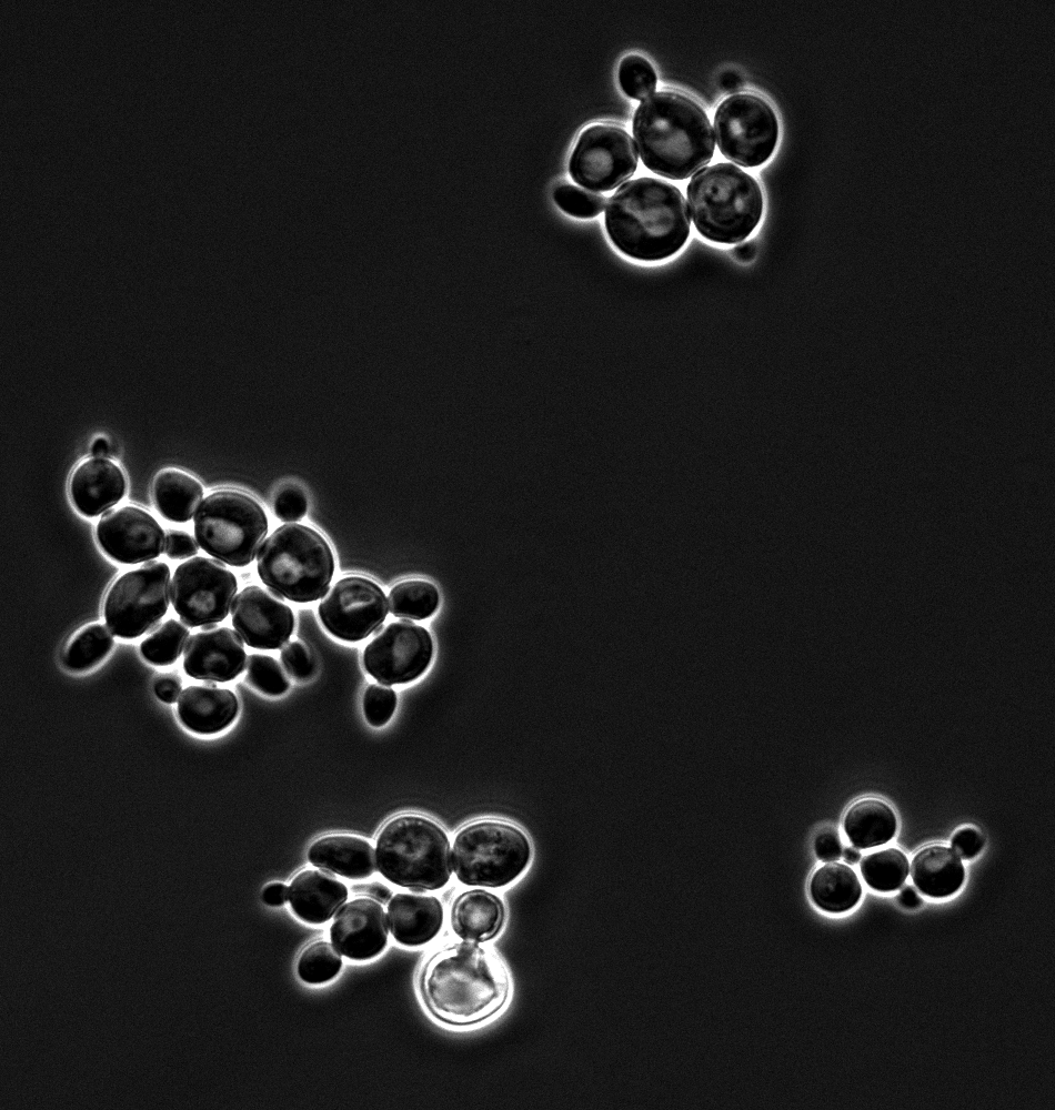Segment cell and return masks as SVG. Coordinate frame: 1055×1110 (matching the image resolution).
I'll return each mask as SVG.
<instances>
[{
  "label": "cell",
  "mask_w": 1055,
  "mask_h": 1110,
  "mask_svg": "<svg viewBox=\"0 0 1055 1110\" xmlns=\"http://www.w3.org/2000/svg\"><path fill=\"white\" fill-rule=\"evenodd\" d=\"M388 610V599L376 583L361 576H348L326 591L318 614L331 635L345 642H359L381 628Z\"/></svg>",
  "instance_id": "13"
},
{
  "label": "cell",
  "mask_w": 1055,
  "mask_h": 1110,
  "mask_svg": "<svg viewBox=\"0 0 1055 1110\" xmlns=\"http://www.w3.org/2000/svg\"><path fill=\"white\" fill-rule=\"evenodd\" d=\"M154 692L159 699L164 703L172 704L179 699L181 694V684L175 677H162L154 684Z\"/></svg>",
  "instance_id": "43"
},
{
  "label": "cell",
  "mask_w": 1055,
  "mask_h": 1110,
  "mask_svg": "<svg viewBox=\"0 0 1055 1110\" xmlns=\"http://www.w3.org/2000/svg\"><path fill=\"white\" fill-rule=\"evenodd\" d=\"M91 453L93 457L98 458H104L109 456L110 445L108 441L104 438H97L91 446Z\"/></svg>",
  "instance_id": "49"
},
{
  "label": "cell",
  "mask_w": 1055,
  "mask_h": 1110,
  "mask_svg": "<svg viewBox=\"0 0 1055 1110\" xmlns=\"http://www.w3.org/2000/svg\"><path fill=\"white\" fill-rule=\"evenodd\" d=\"M215 626H217L215 624H207V625L201 626V628H202V630H210V629L215 628Z\"/></svg>",
  "instance_id": "51"
},
{
  "label": "cell",
  "mask_w": 1055,
  "mask_h": 1110,
  "mask_svg": "<svg viewBox=\"0 0 1055 1110\" xmlns=\"http://www.w3.org/2000/svg\"><path fill=\"white\" fill-rule=\"evenodd\" d=\"M692 221L706 240L719 244L744 241L763 214L757 181L730 163H716L695 173L686 188Z\"/></svg>",
  "instance_id": "4"
},
{
  "label": "cell",
  "mask_w": 1055,
  "mask_h": 1110,
  "mask_svg": "<svg viewBox=\"0 0 1055 1110\" xmlns=\"http://www.w3.org/2000/svg\"><path fill=\"white\" fill-rule=\"evenodd\" d=\"M189 635V629L182 623L169 619L141 643V654L148 663L155 666L173 664L181 655Z\"/></svg>",
  "instance_id": "32"
},
{
  "label": "cell",
  "mask_w": 1055,
  "mask_h": 1110,
  "mask_svg": "<svg viewBox=\"0 0 1055 1110\" xmlns=\"http://www.w3.org/2000/svg\"><path fill=\"white\" fill-rule=\"evenodd\" d=\"M502 900L483 889L462 892L453 902L451 922L454 932L464 940L484 942L493 939L504 924Z\"/></svg>",
  "instance_id": "23"
},
{
  "label": "cell",
  "mask_w": 1055,
  "mask_h": 1110,
  "mask_svg": "<svg viewBox=\"0 0 1055 1110\" xmlns=\"http://www.w3.org/2000/svg\"><path fill=\"white\" fill-rule=\"evenodd\" d=\"M381 874L415 892L440 889L452 872L450 841L434 821L418 815L391 819L376 839Z\"/></svg>",
  "instance_id": "6"
},
{
  "label": "cell",
  "mask_w": 1055,
  "mask_h": 1110,
  "mask_svg": "<svg viewBox=\"0 0 1055 1110\" xmlns=\"http://www.w3.org/2000/svg\"><path fill=\"white\" fill-rule=\"evenodd\" d=\"M734 256L743 263H748L756 256V245L754 241H747L733 249Z\"/></svg>",
  "instance_id": "47"
},
{
  "label": "cell",
  "mask_w": 1055,
  "mask_h": 1110,
  "mask_svg": "<svg viewBox=\"0 0 1055 1110\" xmlns=\"http://www.w3.org/2000/svg\"><path fill=\"white\" fill-rule=\"evenodd\" d=\"M289 897V890L284 884L271 882L262 894L263 901L270 906H281Z\"/></svg>",
  "instance_id": "44"
},
{
  "label": "cell",
  "mask_w": 1055,
  "mask_h": 1110,
  "mask_svg": "<svg viewBox=\"0 0 1055 1110\" xmlns=\"http://www.w3.org/2000/svg\"><path fill=\"white\" fill-rule=\"evenodd\" d=\"M639 155L630 134L610 123L593 124L580 134L569 162L572 179L593 191H611L631 178Z\"/></svg>",
  "instance_id": "12"
},
{
  "label": "cell",
  "mask_w": 1055,
  "mask_h": 1110,
  "mask_svg": "<svg viewBox=\"0 0 1055 1110\" xmlns=\"http://www.w3.org/2000/svg\"><path fill=\"white\" fill-rule=\"evenodd\" d=\"M366 892L382 902H386L391 898V890L380 882L371 884L366 887Z\"/></svg>",
  "instance_id": "48"
},
{
  "label": "cell",
  "mask_w": 1055,
  "mask_h": 1110,
  "mask_svg": "<svg viewBox=\"0 0 1055 1110\" xmlns=\"http://www.w3.org/2000/svg\"><path fill=\"white\" fill-rule=\"evenodd\" d=\"M113 635L102 624H89L69 643L63 663L70 670L83 672L99 664L112 649Z\"/></svg>",
  "instance_id": "30"
},
{
  "label": "cell",
  "mask_w": 1055,
  "mask_h": 1110,
  "mask_svg": "<svg viewBox=\"0 0 1055 1110\" xmlns=\"http://www.w3.org/2000/svg\"><path fill=\"white\" fill-rule=\"evenodd\" d=\"M911 877L922 894L933 898H944L961 888L965 879V869L961 858L952 848L930 845L913 857Z\"/></svg>",
  "instance_id": "25"
},
{
  "label": "cell",
  "mask_w": 1055,
  "mask_h": 1110,
  "mask_svg": "<svg viewBox=\"0 0 1055 1110\" xmlns=\"http://www.w3.org/2000/svg\"><path fill=\"white\" fill-rule=\"evenodd\" d=\"M238 710L235 695L214 685L189 686L178 699L180 720L188 729L199 734L223 730L234 720Z\"/></svg>",
  "instance_id": "21"
},
{
  "label": "cell",
  "mask_w": 1055,
  "mask_h": 1110,
  "mask_svg": "<svg viewBox=\"0 0 1055 1110\" xmlns=\"http://www.w3.org/2000/svg\"><path fill=\"white\" fill-rule=\"evenodd\" d=\"M170 568L147 562L122 574L107 592L103 615L110 630L121 638H135L152 629L170 603Z\"/></svg>",
  "instance_id": "9"
},
{
  "label": "cell",
  "mask_w": 1055,
  "mask_h": 1110,
  "mask_svg": "<svg viewBox=\"0 0 1055 1110\" xmlns=\"http://www.w3.org/2000/svg\"><path fill=\"white\" fill-rule=\"evenodd\" d=\"M531 854L521 829L504 821L482 820L456 835L452 866L461 882L496 888L514 881L528 867Z\"/></svg>",
  "instance_id": "8"
},
{
  "label": "cell",
  "mask_w": 1055,
  "mask_h": 1110,
  "mask_svg": "<svg viewBox=\"0 0 1055 1110\" xmlns=\"http://www.w3.org/2000/svg\"><path fill=\"white\" fill-rule=\"evenodd\" d=\"M388 920L395 940L405 946H420L440 931L443 908L435 897L400 892L390 900Z\"/></svg>",
  "instance_id": "20"
},
{
  "label": "cell",
  "mask_w": 1055,
  "mask_h": 1110,
  "mask_svg": "<svg viewBox=\"0 0 1055 1110\" xmlns=\"http://www.w3.org/2000/svg\"><path fill=\"white\" fill-rule=\"evenodd\" d=\"M553 199L565 213L579 219L599 215L606 202L602 194L584 191L572 184H560L554 189Z\"/></svg>",
  "instance_id": "36"
},
{
  "label": "cell",
  "mask_w": 1055,
  "mask_h": 1110,
  "mask_svg": "<svg viewBox=\"0 0 1055 1110\" xmlns=\"http://www.w3.org/2000/svg\"><path fill=\"white\" fill-rule=\"evenodd\" d=\"M348 889L332 874L307 869L291 881L289 901L294 914L310 924H322L345 902Z\"/></svg>",
  "instance_id": "22"
},
{
  "label": "cell",
  "mask_w": 1055,
  "mask_h": 1110,
  "mask_svg": "<svg viewBox=\"0 0 1055 1110\" xmlns=\"http://www.w3.org/2000/svg\"><path fill=\"white\" fill-rule=\"evenodd\" d=\"M632 128L643 164L666 179H687L713 158L714 133L705 111L679 92L644 99Z\"/></svg>",
  "instance_id": "3"
},
{
  "label": "cell",
  "mask_w": 1055,
  "mask_h": 1110,
  "mask_svg": "<svg viewBox=\"0 0 1055 1110\" xmlns=\"http://www.w3.org/2000/svg\"><path fill=\"white\" fill-rule=\"evenodd\" d=\"M199 545L183 531L170 529L165 536V555L171 559H184L195 555Z\"/></svg>",
  "instance_id": "40"
},
{
  "label": "cell",
  "mask_w": 1055,
  "mask_h": 1110,
  "mask_svg": "<svg viewBox=\"0 0 1055 1110\" xmlns=\"http://www.w3.org/2000/svg\"><path fill=\"white\" fill-rule=\"evenodd\" d=\"M396 706L394 690L382 684L370 685L363 697V709L368 723L380 727L392 717Z\"/></svg>",
  "instance_id": "37"
},
{
  "label": "cell",
  "mask_w": 1055,
  "mask_h": 1110,
  "mask_svg": "<svg viewBox=\"0 0 1055 1110\" xmlns=\"http://www.w3.org/2000/svg\"><path fill=\"white\" fill-rule=\"evenodd\" d=\"M436 587L422 579H409L396 584L389 594L390 612L400 618L421 620L430 617L439 605Z\"/></svg>",
  "instance_id": "29"
},
{
  "label": "cell",
  "mask_w": 1055,
  "mask_h": 1110,
  "mask_svg": "<svg viewBox=\"0 0 1055 1110\" xmlns=\"http://www.w3.org/2000/svg\"><path fill=\"white\" fill-rule=\"evenodd\" d=\"M719 84L723 91L736 93L743 88V80L735 71L729 70L721 74Z\"/></svg>",
  "instance_id": "45"
},
{
  "label": "cell",
  "mask_w": 1055,
  "mask_h": 1110,
  "mask_svg": "<svg viewBox=\"0 0 1055 1110\" xmlns=\"http://www.w3.org/2000/svg\"><path fill=\"white\" fill-rule=\"evenodd\" d=\"M238 591L237 578L213 558L197 556L180 564L172 577L171 601L181 620L198 627L222 622Z\"/></svg>",
  "instance_id": "11"
},
{
  "label": "cell",
  "mask_w": 1055,
  "mask_h": 1110,
  "mask_svg": "<svg viewBox=\"0 0 1055 1110\" xmlns=\"http://www.w3.org/2000/svg\"><path fill=\"white\" fill-rule=\"evenodd\" d=\"M422 992L431 1012L452 1026H472L498 1013L511 982L501 959L479 942L464 940L438 951L425 965Z\"/></svg>",
  "instance_id": "1"
},
{
  "label": "cell",
  "mask_w": 1055,
  "mask_h": 1110,
  "mask_svg": "<svg viewBox=\"0 0 1055 1110\" xmlns=\"http://www.w3.org/2000/svg\"><path fill=\"white\" fill-rule=\"evenodd\" d=\"M433 657V640L422 626L399 620L381 627L363 653L365 670L385 685L419 678Z\"/></svg>",
  "instance_id": "14"
},
{
  "label": "cell",
  "mask_w": 1055,
  "mask_h": 1110,
  "mask_svg": "<svg viewBox=\"0 0 1055 1110\" xmlns=\"http://www.w3.org/2000/svg\"><path fill=\"white\" fill-rule=\"evenodd\" d=\"M810 892L822 910L838 914L852 909L858 902L862 886L850 866L831 861L813 874Z\"/></svg>",
  "instance_id": "28"
},
{
  "label": "cell",
  "mask_w": 1055,
  "mask_h": 1110,
  "mask_svg": "<svg viewBox=\"0 0 1055 1110\" xmlns=\"http://www.w3.org/2000/svg\"><path fill=\"white\" fill-rule=\"evenodd\" d=\"M842 855H843L844 861L846 864H848V865H855V864H857L860 861L861 857H862L861 856V851L855 846L854 847H846L844 850H842Z\"/></svg>",
  "instance_id": "50"
},
{
  "label": "cell",
  "mask_w": 1055,
  "mask_h": 1110,
  "mask_svg": "<svg viewBox=\"0 0 1055 1110\" xmlns=\"http://www.w3.org/2000/svg\"><path fill=\"white\" fill-rule=\"evenodd\" d=\"M619 82L627 97L643 100L654 92L657 78L652 64L646 59L631 54L620 63Z\"/></svg>",
  "instance_id": "34"
},
{
  "label": "cell",
  "mask_w": 1055,
  "mask_h": 1110,
  "mask_svg": "<svg viewBox=\"0 0 1055 1110\" xmlns=\"http://www.w3.org/2000/svg\"><path fill=\"white\" fill-rule=\"evenodd\" d=\"M121 468L108 458H89L78 465L70 478V496L82 515L96 517L110 509L125 493Z\"/></svg>",
  "instance_id": "19"
},
{
  "label": "cell",
  "mask_w": 1055,
  "mask_h": 1110,
  "mask_svg": "<svg viewBox=\"0 0 1055 1110\" xmlns=\"http://www.w3.org/2000/svg\"><path fill=\"white\" fill-rule=\"evenodd\" d=\"M153 503L168 521L185 523L202 502L203 487L191 475L174 468L160 471L152 483Z\"/></svg>",
  "instance_id": "26"
},
{
  "label": "cell",
  "mask_w": 1055,
  "mask_h": 1110,
  "mask_svg": "<svg viewBox=\"0 0 1055 1110\" xmlns=\"http://www.w3.org/2000/svg\"><path fill=\"white\" fill-rule=\"evenodd\" d=\"M817 858L824 862L835 861L842 856V842L834 830H825L817 835L814 841Z\"/></svg>",
  "instance_id": "42"
},
{
  "label": "cell",
  "mask_w": 1055,
  "mask_h": 1110,
  "mask_svg": "<svg viewBox=\"0 0 1055 1110\" xmlns=\"http://www.w3.org/2000/svg\"><path fill=\"white\" fill-rule=\"evenodd\" d=\"M908 870L906 855L896 848L868 854L861 861V874L865 882L882 892L898 889L905 882Z\"/></svg>",
  "instance_id": "31"
},
{
  "label": "cell",
  "mask_w": 1055,
  "mask_h": 1110,
  "mask_svg": "<svg viewBox=\"0 0 1055 1110\" xmlns=\"http://www.w3.org/2000/svg\"><path fill=\"white\" fill-rule=\"evenodd\" d=\"M307 497L303 491L295 485L282 487L273 504L274 514L283 522H297L307 513Z\"/></svg>",
  "instance_id": "39"
},
{
  "label": "cell",
  "mask_w": 1055,
  "mask_h": 1110,
  "mask_svg": "<svg viewBox=\"0 0 1055 1110\" xmlns=\"http://www.w3.org/2000/svg\"><path fill=\"white\" fill-rule=\"evenodd\" d=\"M308 857L314 866L351 879L366 878L378 866L372 846L354 836L321 837L311 845Z\"/></svg>",
  "instance_id": "24"
},
{
  "label": "cell",
  "mask_w": 1055,
  "mask_h": 1110,
  "mask_svg": "<svg viewBox=\"0 0 1055 1110\" xmlns=\"http://www.w3.org/2000/svg\"><path fill=\"white\" fill-rule=\"evenodd\" d=\"M843 827L856 848L866 849L884 845L894 837L896 817L886 803L865 798L848 808Z\"/></svg>",
  "instance_id": "27"
},
{
  "label": "cell",
  "mask_w": 1055,
  "mask_h": 1110,
  "mask_svg": "<svg viewBox=\"0 0 1055 1110\" xmlns=\"http://www.w3.org/2000/svg\"><path fill=\"white\" fill-rule=\"evenodd\" d=\"M281 660L285 670L298 680H308L315 672L309 649L298 640L290 642L282 648Z\"/></svg>",
  "instance_id": "38"
},
{
  "label": "cell",
  "mask_w": 1055,
  "mask_h": 1110,
  "mask_svg": "<svg viewBox=\"0 0 1055 1110\" xmlns=\"http://www.w3.org/2000/svg\"><path fill=\"white\" fill-rule=\"evenodd\" d=\"M604 223L612 243L623 254L644 262L674 255L691 231L680 189L654 178L622 184L607 201Z\"/></svg>",
  "instance_id": "2"
},
{
  "label": "cell",
  "mask_w": 1055,
  "mask_h": 1110,
  "mask_svg": "<svg viewBox=\"0 0 1055 1110\" xmlns=\"http://www.w3.org/2000/svg\"><path fill=\"white\" fill-rule=\"evenodd\" d=\"M714 131L717 147L727 160L754 168L773 154L780 130L774 110L763 98L735 93L717 107Z\"/></svg>",
  "instance_id": "10"
},
{
  "label": "cell",
  "mask_w": 1055,
  "mask_h": 1110,
  "mask_svg": "<svg viewBox=\"0 0 1055 1110\" xmlns=\"http://www.w3.org/2000/svg\"><path fill=\"white\" fill-rule=\"evenodd\" d=\"M951 845L958 857L971 859L982 850L984 838L974 828H963L954 834Z\"/></svg>",
  "instance_id": "41"
},
{
  "label": "cell",
  "mask_w": 1055,
  "mask_h": 1110,
  "mask_svg": "<svg viewBox=\"0 0 1055 1110\" xmlns=\"http://www.w3.org/2000/svg\"><path fill=\"white\" fill-rule=\"evenodd\" d=\"M247 680L258 690L270 696H279L289 688V679L272 657L252 654L247 660Z\"/></svg>",
  "instance_id": "35"
},
{
  "label": "cell",
  "mask_w": 1055,
  "mask_h": 1110,
  "mask_svg": "<svg viewBox=\"0 0 1055 1110\" xmlns=\"http://www.w3.org/2000/svg\"><path fill=\"white\" fill-rule=\"evenodd\" d=\"M341 957L334 946L326 941H315L307 946L298 960V973L309 983H321L332 979L340 970Z\"/></svg>",
  "instance_id": "33"
},
{
  "label": "cell",
  "mask_w": 1055,
  "mask_h": 1110,
  "mask_svg": "<svg viewBox=\"0 0 1055 1110\" xmlns=\"http://www.w3.org/2000/svg\"><path fill=\"white\" fill-rule=\"evenodd\" d=\"M261 581L280 597L314 602L329 589L334 557L324 537L301 524L278 527L258 552Z\"/></svg>",
  "instance_id": "5"
},
{
  "label": "cell",
  "mask_w": 1055,
  "mask_h": 1110,
  "mask_svg": "<svg viewBox=\"0 0 1055 1110\" xmlns=\"http://www.w3.org/2000/svg\"><path fill=\"white\" fill-rule=\"evenodd\" d=\"M245 662L239 635L228 627H215L190 637L184 649L183 668L192 678L224 683L239 676Z\"/></svg>",
  "instance_id": "18"
},
{
  "label": "cell",
  "mask_w": 1055,
  "mask_h": 1110,
  "mask_svg": "<svg viewBox=\"0 0 1055 1110\" xmlns=\"http://www.w3.org/2000/svg\"><path fill=\"white\" fill-rule=\"evenodd\" d=\"M897 898L900 904L907 909L918 908L923 901L914 887L910 885L902 888Z\"/></svg>",
  "instance_id": "46"
},
{
  "label": "cell",
  "mask_w": 1055,
  "mask_h": 1110,
  "mask_svg": "<svg viewBox=\"0 0 1055 1110\" xmlns=\"http://www.w3.org/2000/svg\"><path fill=\"white\" fill-rule=\"evenodd\" d=\"M97 539L103 552L122 564L152 561L165 547V535L157 519L135 506L105 512L97 525Z\"/></svg>",
  "instance_id": "15"
},
{
  "label": "cell",
  "mask_w": 1055,
  "mask_h": 1110,
  "mask_svg": "<svg viewBox=\"0 0 1055 1110\" xmlns=\"http://www.w3.org/2000/svg\"><path fill=\"white\" fill-rule=\"evenodd\" d=\"M330 937L333 946L348 958L365 960L376 956L388 940V921L382 906L368 897L352 899L336 912Z\"/></svg>",
  "instance_id": "17"
},
{
  "label": "cell",
  "mask_w": 1055,
  "mask_h": 1110,
  "mask_svg": "<svg viewBox=\"0 0 1055 1110\" xmlns=\"http://www.w3.org/2000/svg\"><path fill=\"white\" fill-rule=\"evenodd\" d=\"M232 624L245 644L258 649H277L294 628L291 608L272 591L259 586L243 588L231 607Z\"/></svg>",
  "instance_id": "16"
},
{
  "label": "cell",
  "mask_w": 1055,
  "mask_h": 1110,
  "mask_svg": "<svg viewBox=\"0 0 1055 1110\" xmlns=\"http://www.w3.org/2000/svg\"><path fill=\"white\" fill-rule=\"evenodd\" d=\"M268 533V517L250 495L221 490L207 496L194 515V536L212 557L231 566H247Z\"/></svg>",
  "instance_id": "7"
}]
</instances>
